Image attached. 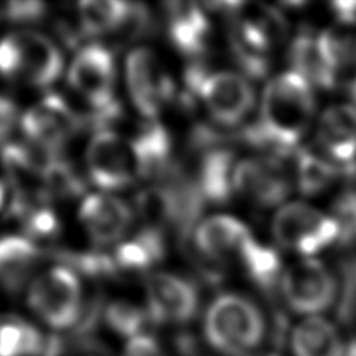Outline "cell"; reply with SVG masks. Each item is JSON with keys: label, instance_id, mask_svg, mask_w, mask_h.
Segmentation results:
<instances>
[{"label": "cell", "instance_id": "obj_1", "mask_svg": "<svg viewBox=\"0 0 356 356\" xmlns=\"http://www.w3.org/2000/svg\"><path fill=\"white\" fill-rule=\"evenodd\" d=\"M316 113L313 86L292 71L267 83L258 120L245 130L247 141L273 158L297 154Z\"/></svg>", "mask_w": 356, "mask_h": 356}, {"label": "cell", "instance_id": "obj_2", "mask_svg": "<svg viewBox=\"0 0 356 356\" xmlns=\"http://www.w3.org/2000/svg\"><path fill=\"white\" fill-rule=\"evenodd\" d=\"M205 338L227 356H247L261 344L266 322L255 303L238 294L219 296L205 314Z\"/></svg>", "mask_w": 356, "mask_h": 356}, {"label": "cell", "instance_id": "obj_3", "mask_svg": "<svg viewBox=\"0 0 356 356\" xmlns=\"http://www.w3.org/2000/svg\"><path fill=\"white\" fill-rule=\"evenodd\" d=\"M186 86L213 122L222 127L243 124L255 105L250 81L232 71L205 72L202 67H193L186 75Z\"/></svg>", "mask_w": 356, "mask_h": 356}, {"label": "cell", "instance_id": "obj_4", "mask_svg": "<svg viewBox=\"0 0 356 356\" xmlns=\"http://www.w3.org/2000/svg\"><path fill=\"white\" fill-rule=\"evenodd\" d=\"M29 305L47 327L67 330L83 313V286L69 267H50L31 280Z\"/></svg>", "mask_w": 356, "mask_h": 356}, {"label": "cell", "instance_id": "obj_5", "mask_svg": "<svg viewBox=\"0 0 356 356\" xmlns=\"http://www.w3.org/2000/svg\"><path fill=\"white\" fill-rule=\"evenodd\" d=\"M272 233L280 247L303 257H313L338 243V227L332 216L298 202L278 209Z\"/></svg>", "mask_w": 356, "mask_h": 356}, {"label": "cell", "instance_id": "obj_6", "mask_svg": "<svg viewBox=\"0 0 356 356\" xmlns=\"http://www.w3.org/2000/svg\"><path fill=\"white\" fill-rule=\"evenodd\" d=\"M69 83L100 119H110L118 113L116 65L113 54L100 44L80 49L69 67Z\"/></svg>", "mask_w": 356, "mask_h": 356}, {"label": "cell", "instance_id": "obj_7", "mask_svg": "<svg viewBox=\"0 0 356 356\" xmlns=\"http://www.w3.org/2000/svg\"><path fill=\"white\" fill-rule=\"evenodd\" d=\"M86 169L95 186L105 191L122 189L139 178L131 141L111 130H102L91 139Z\"/></svg>", "mask_w": 356, "mask_h": 356}, {"label": "cell", "instance_id": "obj_8", "mask_svg": "<svg viewBox=\"0 0 356 356\" xmlns=\"http://www.w3.org/2000/svg\"><path fill=\"white\" fill-rule=\"evenodd\" d=\"M125 79L133 105L150 120L160 116L172 99V80L150 49H135L127 56Z\"/></svg>", "mask_w": 356, "mask_h": 356}, {"label": "cell", "instance_id": "obj_9", "mask_svg": "<svg viewBox=\"0 0 356 356\" xmlns=\"http://www.w3.org/2000/svg\"><path fill=\"white\" fill-rule=\"evenodd\" d=\"M282 292L288 307L298 314H319L327 311L338 296V284L328 267L307 258L283 272Z\"/></svg>", "mask_w": 356, "mask_h": 356}, {"label": "cell", "instance_id": "obj_10", "mask_svg": "<svg viewBox=\"0 0 356 356\" xmlns=\"http://www.w3.org/2000/svg\"><path fill=\"white\" fill-rule=\"evenodd\" d=\"M25 136L36 149L56 154L79 129V118L67 102L49 94L21 118Z\"/></svg>", "mask_w": 356, "mask_h": 356}, {"label": "cell", "instance_id": "obj_11", "mask_svg": "<svg viewBox=\"0 0 356 356\" xmlns=\"http://www.w3.org/2000/svg\"><path fill=\"white\" fill-rule=\"evenodd\" d=\"M145 294L149 314L160 323H186L199 309L195 286L174 273H152L145 280Z\"/></svg>", "mask_w": 356, "mask_h": 356}, {"label": "cell", "instance_id": "obj_12", "mask_svg": "<svg viewBox=\"0 0 356 356\" xmlns=\"http://www.w3.org/2000/svg\"><path fill=\"white\" fill-rule=\"evenodd\" d=\"M291 186V177L280 158H245L234 169V191L261 207L284 202Z\"/></svg>", "mask_w": 356, "mask_h": 356}, {"label": "cell", "instance_id": "obj_13", "mask_svg": "<svg viewBox=\"0 0 356 356\" xmlns=\"http://www.w3.org/2000/svg\"><path fill=\"white\" fill-rule=\"evenodd\" d=\"M317 149L332 161L341 175L356 177V108H327L317 125Z\"/></svg>", "mask_w": 356, "mask_h": 356}, {"label": "cell", "instance_id": "obj_14", "mask_svg": "<svg viewBox=\"0 0 356 356\" xmlns=\"http://www.w3.org/2000/svg\"><path fill=\"white\" fill-rule=\"evenodd\" d=\"M79 216L86 233L100 245L122 243L131 224L129 205L110 194L86 197Z\"/></svg>", "mask_w": 356, "mask_h": 356}, {"label": "cell", "instance_id": "obj_15", "mask_svg": "<svg viewBox=\"0 0 356 356\" xmlns=\"http://www.w3.org/2000/svg\"><path fill=\"white\" fill-rule=\"evenodd\" d=\"M252 238L253 234L244 222L219 214L200 222L194 241L203 257L224 263L228 259H238Z\"/></svg>", "mask_w": 356, "mask_h": 356}, {"label": "cell", "instance_id": "obj_16", "mask_svg": "<svg viewBox=\"0 0 356 356\" xmlns=\"http://www.w3.org/2000/svg\"><path fill=\"white\" fill-rule=\"evenodd\" d=\"M22 52V79L35 88H49L60 79L65 66L58 46L33 30L17 31Z\"/></svg>", "mask_w": 356, "mask_h": 356}, {"label": "cell", "instance_id": "obj_17", "mask_svg": "<svg viewBox=\"0 0 356 356\" xmlns=\"http://www.w3.org/2000/svg\"><path fill=\"white\" fill-rule=\"evenodd\" d=\"M168 33L177 50L188 56L203 54L211 36L207 13L200 5L170 2L166 5Z\"/></svg>", "mask_w": 356, "mask_h": 356}, {"label": "cell", "instance_id": "obj_18", "mask_svg": "<svg viewBox=\"0 0 356 356\" xmlns=\"http://www.w3.org/2000/svg\"><path fill=\"white\" fill-rule=\"evenodd\" d=\"M291 71L313 88L333 89L338 85V72L328 65L319 46V35L302 29L289 47Z\"/></svg>", "mask_w": 356, "mask_h": 356}, {"label": "cell", "instance_id": "obj_19", "mask_svg": "<svg viewBox=\"0 0 356 356\" xmlns=\"http://www.w3.org/2000/svg\"><path fill=\"white\" fill-rule=\"evenodd\" d=\"M41 261V250L27 236L0 238V284L6 291H21Z\"/></svg>", "mask_w": 356, "mask_h": 356}, {"label": "cell", "instance_id": "obj_20", "mask_svg": "<svg viewBox=\"0 0 356 356\" xmlns=\"http://www.w3.org/2000/svg\"><path fill=\"white\" fill-rule=\"evenodd\" d=\"M234 156L227 149L207 150L200 158L193 181L203 202L222 203L234 193Z\"/></svg>", "mask_w": 356, "mask_h": 356}, {"label": "cell", "instance_id": "obj_21", "mask_svg": "<svg viewBox=\"0 0 356 356\" xmlns=\"http://www.w3.org/2000/svg\"><path fill=\"white\" fill-rule=\"evenodd\" d=\"M164 252H166V244H164L163 233L145 227L143 232L124 239L116 245L113 257H110L113 270L144 272L161 261Z\"/></svg>", "mask_w": 356, "mask_h": 356}, {"label": "cell", "instance_id": "obj_22", "mask_svg": "<svg viewBox=\"0 0 356 356\" xmlns=\"http://www.w3.org/2000/svg\"><path fill=\"white\" fill-rule=\"evenodd\" d=\"M294 356H342L346 346L332 322L322 317H309L298 323L291 336Z\"/></svg>", "mask_w": 356, "mask_h": 356}, {"label": "cell", "instance_id": "obj_23", "mask_svg": "<svg viewBox=\"0 0 356 356\" xmlns=\"http://www.w3.org/2000/svg\"><path fill=\"white\" fill-rule=\"evenodd\" d=\"M230 44L233 55L243 71L252 79H263L270 69V52L273 44L259 36L255 30L232 19Z\"/></svg>", "mask_w": 356, "mask_h": 356}, {"label": "cell", "instance_id": "obj_24", "mask_svg": "<svg viewBox=\"0 0 356 356\" xmlns=\"http://www.w3.org/2000/svg\"><path fill=\"white\" fill-rule=\"evenodd\" d=\"M135 150L139 178L166 175L170 161V138L160 124H149L130 139Z\"/></svg>", "mask_w": 356, "mask_h": 356}, {"label": "cell", "instance_id": "obj_25", "mask_svg": "<svg viewBox=\"0 0 356 356\" xmlns=\"http://www.w3.org/2000/svg\"><path fill=\"white\" fill-rule=\"evenodd\" d=\"M135 5L127 2H91L79 3V21L81 29L91 36L110 35L125 30L133 16Z\"/></svg>", "mask_w": 356, "mask_h": 356}, {"label": "cell", "instance_id": "obj_26", "mask_svg": "<svg viewBox=\"0 0 356 356\" xmlns=\"http://www.w3.org/2000/svg\"><path fill=\"white\" fill-rule=\"evenodd\" d=\"M323 56L336 72L356 69V21H342L330 25L319 35Z\"/></svg>", "mask_w": 356, "mask_h": 356}, {"label": "cell", "instance_id": "obj_27", "mask_svg": "<svg viewBox=\"0 0 356 356\" xmlns=\"http://www.w3.org/2000/svg\"><path fill=\"white\" fill-rule=\"evenodd\" d=\"M238 261L252 282L263 291H272L282 283L283 267L278 252L261 244L255 238L245 244Z\"/></svg>", "mask_w": 356, "mask_h": 356}, {"label": "cell", "instance_id": "obj_28", "mask_svg": "<svg viewBox=\"0 0 356 356\" xmlns=\"http://www.w3.org/2000/svg\"><path fill=\"white\" fill-rule=\"evenodd\" d=\"M297 186L305 195H316L325 191L339 170L319 149H298L296 154Z\"/></svg>", "mask_w": 356, "mask_h": 356}, {"label": "cell", "instance_id": "obj_29", "mask_svg": "<svg viewBox=\"0 0 356 356\" xmlns=\"http://www.w3.org/2000/svg\"><path fill=\"white\" fill-rule=\"evenodd\" d=\"M44 338L35 325L19 317H0V356H41Z\"/></svg>", "mask_w": 356, "mask_h": 356}, {"label": "cell", "instance_id": "obj_30", "mask_svg": "<svg viewBox=\"0 0 356 356\" xmlns=\"http://www.w3.org/2000/svg\"><path fill=\"white\" fill-rule=\"evenodd\" d=\"M149 311H144L127 300H116L105 309V321L114 333L127 339L144 334L143 330L149 319Z\"/></svg>", "mask_w": 356, "mask_h": 356}, {"label": "cell", "instance_id": "obj_31", "mask_svg": "<svg viewBox=\"0 0 356 356\" xmlns=\"http://www.w3.org/2000/svg\"><path fill=\"white\" fill-rule=\"evenodd\" d=\"M332 219L338 227V244H356V189H346L332 205Z\"/></svg>", "mask_w": 356, "mask_h": 356}, {"label": "cell", "instance_id": "obj_32", "mask_svg": "<svg viewBox=\"0 0 356 356\" xmlns=\"http://www.w3.org/2000/svg\"><path fill=\"white\" fill-rule=\"evenodd\" d=\"M341 292L338 297V319L350 323L356 319V258L341 261Z\"/></svg>", "mask_w": 356, "mask_h": 356}, {"label": "cell", "instance_id": "obj_33", "mask_svg": "<svg viewBox=\"0 0 356 356\" xmlns=\"http://www.w3.org/2000/svg\"><path fill=\"white\" fill-rule=\"evenodd\" d=\"M25 236L35 243L36 239H52L60 232V220L46 205L31 207L22 213Z\"/></svg>", "mask_w": 356, "mask_h": 356}, {"label": "cell", "instance_id": "obj_34", "mask_svg": "<svg viewBox=\"0 0 356 356\" xmlns=\"http://www.w3.org/2000/svg\"><path fill=\"white\" fill-rule=\"evenodd\" d=\"M0 75L8 80L22 79V52L17 33L0 40Z\"/></svg>", "mask_w": 356, "mask_h": 356}, {"label": "cell", "instance_id": "obj_35", "mask_svg": "<svg viewBox=\"0 0 356 356\" xmlns=\"http://www.w3.org/2000/svg\"><path fill=\"white\" fill-rule=\"evenodd\" d=\"M2 15L15 22H35L46 13L41 2H8L2 5Z\"/></svg>", "mask_w": 356, "mask_h": 356}, {"label": "cell", "instance_id": "obj_36", "mask_svg": "<svg viewBox=\"0 0 356 356\" xmlns=\"http://www.w3.org/2000/svg\"><path fill=\"white\" fill-rule=\"evenodd\" d=\"M17 122L19 111L16 104L5 95H0V152L10 144L8 139L16 130Z\"/></svg>", "mask_w": 356, "mask_h": 356}, {"label": "cell", "instance_id": "obj_37", "mask_svg": "<svg viewBox=\"0 0 356 356\" xmlns=\"http://www.w3.org/2000/svg\"><path fill=\"white\" fill-rule=\"evenodd\" d=\"M120 356H166V353L154 338L141 334L127 341Z\"/></svg>", "mask_w": 356, "mask_h": 356}, {"label": "cell", "instance_id": "obj_38", "mask_svg": "<svg viewBox=\"0 0 356 356\" xmlns=\"http://www.w3.org/2000/svg\"><path fill=\"white\" fill-rule=\"evenodd\" d=\"M332 10L336 15V19L356 21V2H334L332 3Z\"/></svg>", "mask_w": 356, "mask_h": 356}, {"label": "cell", "instance_id": "obj_39", "mask_svg": "<svg viewBox=\"0 0 356 356\" xmlns=\"http://www.w3.org/2000/svg\"><path fill=\"white\" fill-rule=\"evenodd\" d=\"M10 200V184H6L3 180H0V213L3 211L8 205Z\"/></svg>", "mask_w": 356, "mask_h": 356}, {"label": "cell", "instance_id": "obj_40", "mask_svg": "<svg viewBox=\"0 0 356 356\" xmlns=\"http://www.w3.org/2000/svg\"><path fill=\"white\" fill-rule=\"evenodd\" d=\"M348 95H350V100L353 102V106L356 108V79L352 81L350 86H348Z\"/></svg>", "mask_w": 356, "mask_h": 356}, {"label": "cell", "instance_id": "obj_41", "mask_svg": "<svg viewBox=\"0 0 356 356\" xmlns=\"http://www.w3.org/2000/svg\"><path fill=\"white\" fill-rule=\"evenodd\" d=\"M342 356H356V339L352 341L350 344L346 347L344 355H342Z\"/></svg>", "mask_w": 356, "mask_h": 356}, {"label": "cell", "instance_id": "obj_42", "mask_svg": "<svg viewBox=\"0 0 356 356\" xmlns=\"http://www.w3.org/2000/svg\"><path fill=\"white\" fill-rule=\"evenodd\" d=\"M247 356H278L275 353H269V352H257V353H250Z\"/></svg>", "mask_w": 356, "mask_h": 356}]
</instances>
